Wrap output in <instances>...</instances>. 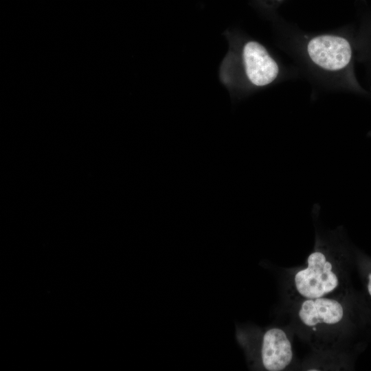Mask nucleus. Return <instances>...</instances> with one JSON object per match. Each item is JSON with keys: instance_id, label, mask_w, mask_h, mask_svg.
I'll return each instance as SVG.
<instances>
[{"instance_id": "nucleus-4", "label": "nucleus", "mask_w": 371, "mask_h": 371, "mask_svg": "<svg viewBox=\"0 0 371 371\" xmlns=\"http://www.w3.org/2000/svg\"><path fill=\"white\" fill-rule=\"evenodd\" d=\"M261 356L263 366L269 371L283 370L291 363V344L282 329L274 328L265 333Z\"/></svg>"}, {"instance_id": "nucleus-1", "label": "nucleus", "mask_w": 371, "mask_h": 371, "mask_svg": "<svg viewBox=\"0 0 371 371\" xmlns=\"http://www.w3.org/2000/svg\"><path fill=\"white\" fill-rule=\"evenodd\" d=\"M307 258L306 268L297 271L294 282L297 292L306 298L323 297L334 291L339 285V279L333 271L322 245Z\"/></svg>"}, {"instance_id": "nucleus-5", "label": "nucleus", "mask_w": 371, "mask_h": 371, "mask_svg": "<svg viewBox=\"0 0 371 371\" xmlns=\"http://www.w3.org/2000/svg\"><path fill=\"white\" fill-rule=\"evenodd\" d=\"M298 315L307 326L318 324H335L344 316L342 305L337 300L326 297L308 298L300 306Z\"/></svg>"}, {"instance_id": "nucleus-6", "label": "nucleus", "mask_w": 371, "mask_h": 371, "mask_svg": "<svg viewBox=\"0 0 371 371\" xmlns=\"http://www.w3.org/2000/svg\"><path fill=\"white\" fill-rule=\"evenodd\" d=\"M367 289L370 295L371 296V273H370L368 276Z\"/></svg>"}, {"instance_id": "nucleus-3", "label": "nucleus", "mask_w": 371, "mask_h": 371, "mask_svg": "<svg viewBox=\"0 0 371 371\" xmlns=\"http://www.w3.org/2000/svg\"><path fill=\"white\" fill-rule=\"evenodd\" d=\"M247 76L255 85L264 86L273 82L278 74V66L265 48L258 43H247L243 49Z\"/></svg>"}, {"instance_id": "nucleus-2", "label": "nucleus", "mask_w": 371, "mask_h": 371, "mask_svg": "<svg viewBox=\"0 0 371 371\" xmlns=\"http://www.w3.org/2000/svg\"><path fill=\"white\" fill-rule=\"evenodd\" d=\"M308 53L315 64L331 71L346 67L352 57L349 42L343 37L332 35L313 38L308 44Z\"/></svg>"}]
</instances>
